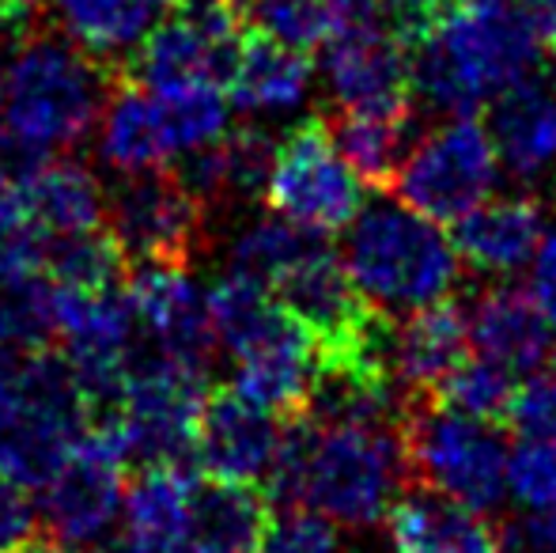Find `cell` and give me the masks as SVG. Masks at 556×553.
I'll use <instances>...</instances> for the list:
<instances>
[{"mask_svg":"<svg viewBox=\"0 0 556 553\" xmlns=\"http://www.w3.org/2000/svg\"><path fill=\"white\" fill-rule=\"evenodd\" d=\"M542 23L519 4L458 0L435 35L409 53L413 96L432 111L473 114L504 88L527 80L542 58Z\"/></svg>","mask_w":556,"mask_h":553,"instance_id":"cell-1","label":"cell"},{"mask_svg":"<svg viewBox=\"0 0 556 553\" xmlns=\"http://www.w3.org/2000/svg\"><path fill=\"white\" fill-rule=\"evenodd\" d=\"M117 73L68 42L61 30L20 35L4 73V122L12 148L50 155L80 144L103 118Z\"/></svg>","mask_w":556,"mask_h":553,"instance_id":"cell-2","label":"cell"},{"mask_svg":"<svg viewBox=\"0 0 556 553\" xmlns=\"http://www.w3.org/2000/svg\"><path fill=\"white\" fill-rule=\"evenodd\" d=\"M88 436L80 387L65 356L0 345V474L42 489Z\"/></svg>","mask_w":556,"mask_h":553,"instance_id":"cell-3","label":"cell"},{"mask_svg":"<svg viewBox=\"0 0 556 553\" xmlns=\"http://www.w3.org/2000/svg\"><path fill=\"white\" fill-rule=\"evenodd\" d=\"M344 269L371 307L409 315L454 292L462 277L458 251L440 224L409 205L359 209L349 224Z\"/></svg>","mask_w":556,"mask_h":553,"instance_id":"cell-4","label":"cell"},{"mask_svg":"<svg viewBox=\"0 0 556 553\" xmlns=\"http://www.w3.org/2000/svg\"><path fill=\"white\" fill-rule=\"evenodd\" d=\"M397 443L413 486L432 489L473 516L504 504L507 448L492 425L454 414L435 399H405Z\"/></svg>","mask_w":556,"mask_h":553,"instance_id":"cell-5","label":"cell"},{"mask_svg":"<svg viewBox=\"0 0 556 553\" xmlns=\"http://www.w3.org/2000/svg\"><path fill=\"white\" fill-rule=\"evenodd\" d=\"M405 481L409 474H405L397 428L315 425L311 420L300 508L323 512L333 524L371 527L387 516Z\"/></svg>","mask_w":556,"mask_h":553,"instance_id":"cell-6","label":"cell"},{"mask_svg":"<svg viewBox=\"0 0 556 553\" xmlns=\"http://www.w3.org/2000/svg\"><path fill=\"white\" fill-rule=\"evenodd\" d=\"M242 46V12L231 0H178L163 23L144 30L122 76L155 96L227 88Z\"/></svg>","mask_w":556,"mask_h":553,"instance_id":"cell-7","label":"cell"},{"mask_svg":"<svg viewBox=\"0 0 556 553\" xmlns=\"http://www.w3.org/2000/svg\"><path fill=\"white\" fill-rule=\"evenodd\" d=\"M103 224L129 266H190L208 236V205L170 167H155L114 186Z\"/></svg>","mask_w":556,"mask_h":553,"instance_id":"cell-8","label":"cell"},{"mask_svg":"<svg viewBox=\"0 0 556 553\" xmlns=\"http://www.w3.org/2000/svg\"><path fill=\"white\" fill-rule=\"evenodd\" d=\"M265 201L277 216L318 236L344 231L359 216L364 183L337 152L326 118H303L285 140H277Z\"/></svg>","mask_w":556,"mask_h":553,"instance_id":"cell-9","label":"cell"},{"mask_svg":"<svg viewBox=\"0 0 556 553\" xmlns=\"http://www.w3.org/2000/svg\"><path fill=\"white\" fill-rule=\"evenodd\" d=\"M500 178V155L489 129L473 114H454L440 129L420 137L405 155L394 186L402 205L428 221H458L481 205Z\"/></svg>","mask_w":556,"mask_h":553,"instance_id":"cell-10","label":"cell"},{"mask_svg":"<svg viewBox=\"0 0 556 553\" xmlns=\"http://www.w3.org/2000/svg\"><path fill=\"white\" fill-rule=\"evenodd\" d=\"M125 288H129V303L144 345L205 376L220 349V338H216L208 296L186 274V266H132Z\"/></svg>","mask_w":556,"mask_h":553,"instance_id":"cell-11","label":"cell"},{"mask_svg":"<svg viewBox=\"0 0 556 553\" xmlns=\"http://www.w3.org/2000/svg\"><path fill=\"white\" fill-rule=\"evenodd\" d=\"M125 466L99 436H84L42 486V516L68 546L103 542L125 504Z\"/></svg>","mask_w":556,"mask_h":553,"instance_id":"cell-12","label":"cell"},{"mask_svg":"<svg viewBox=\"0 0 556 553\" xmlns=\"http://www.w3.org/2000/svg\"><path fill=\"white\" fill-rule=\"evenodd\" d=\"M323 76L337 111L413 103L409 50L371 15L344 23L326 38Z\"/></svg>","mask_w":556,"mask_h":553,"instance_id":"cell-13","label":"cell"},{"mask_svg":"<svg viewBox=\"0 0 556 553\" xmlns=\"http://www.w3.org/2000/svg\"><path fill=\"white\" fill-rule=\"evenodd\" d=\"M280 436H285V420H277L273 410L257 406L239 387H216L201 402L193 455L213 478L254 486L269 474Z\"/></svg>","mask_w":556,"mask_h":553,"instance_id":"cell-14","label":"cell"},{"mask_svg":"<svg viewBox=\"0 0 556 553\" xmlns=\"http://www.w3.org/2000/svg\"><path fill=\"white\" fill-rule=\"evenodd\" d=\"M469 318L454 300L409 311L405 323L390 326L387 368L405 399H432L435 387L469 356Z\"/></svg>","mask_w":556,"mask_h":553,"instance_id":"cell-15","label":"cell"},{"mask_svg":"<svg viewBox=\"0 0 556 553\" xmlns=\"http://www.w3.org/2000/svg\"><path fill=\"white\" fill-rule=\"evenodd\" d=\"M12 175V190L46 236V247L53 239L80 236V231L103 228V186L96 183L84 163L76 160H46V155H30L23 160Z\"/></svg>","mask_w":556,"mask_h":553,"instance_id":"cell-16","label":"cell"},{"mask_svg":"<svg viewBox=\"0 0 556 553\" xmlns=\"http://www.w3.org/2000/svg\"><path fill=\"white\" fill-rule=\"evenodd\" d=\"M469 341L477 356L500 364L511 376H530L553 364L556 334L534 296L522 288H489L473 303L469 315Z\"/></svg>","mask_w":556,"mask_h":553,"instance_id":"cell-17","label":"cell"},{"mask_svg":"<svg viewBox=\"0 0 556 553\" xmlns=\"http://www.w3.org/2000/svg\"><path fill=\"white\" fill-rule=\"evenodd\" d=\"M542 205L538 198H484L454 221L451 243L481 274H515L534 259L542 243Z\"/></svg>","mask_w":556,"mask_h":553,"instance_id":"cell-18","label":"cell"},{"mask_svg":"<svg viewBox=\"0 0 556 553\" xmlns=\"http://www.w3.org/2000/svg\"><path fill=\"white\" fill-rule=\"evenodd\" d=\"M273 512L250 481L193 478L186 553H257Z\"/></svg>","mask_w":556,"mask_h":553,"instance_id":"cell-19","label":"cell"},{"mask_svg":"<svg viewBox=\"0 0 556 553\" xmlns=\"http://www.w3.org/2000/svg\"><path fill=\"white\" fill-rule=\"evenodd\" d=\"M99 152H103L106 167H114L117 175L167 167L178 155L167 118H163V103L148 88H140L137 80H129L122 73H117L103 106Z\"/></svg>","mask_w":556,"mask_h":553,"instance_id":"cell-20","label":"cell"},{"mask_svg":"<svg viewBox=\"0 0 556 553\" xmlns=\"http://www.w3.org/2000/svg\"><path fill=\"white\" fill-rule=\"evenodd\" d=\"M489 137L507 171L538 178L556 163V96L534 76L504 88L492 99Z\"/></svg>","mask_w":556,"mask_h":553,"instance_id":"cell-21","label":"cell"},{"mask_svg":"<svg viewBox=\"0 0 556 553\" xmlns=\"http://www.w3.org/2000/svg\"><path fill=\"white\" fill-rule=\"evenodd\" d=\"M337 152L349 160L359 183L371 190H390L405 155L417 144V111L413 103L367 106V111H337L326 118Z\"/></svg>","mask_w":556,"mask_h":553,"instance_id":"cell-22","label":"cell"},{"mask_svg":"<svg viewBox=\"0 0 556 553\" xmlns=\"http://www.w3.org/2000/svg\"><path fill=\"white\" fill-rule=\"evenodd\" d=\"M311 76H315V65H311L307 50H295L265 30H250L242 35L227 88H231L235 106L242 111L285 114L307 99Z\"/></svg>","mask_w":556,"mask_h":553,"instance_id":"cell-23","label":"cell"},{"mask_svg":"<svg viewBox=\"0 0 556 553\" xmlns=\"http://www.w3.org/2000/svg\"><path fill=\"white\" fill-rule=\"evenodd\" d=\"M193 478L182 466H144L125 489V527L144 553H186Z\"/></svg>","mask_w":556,"mask_h":553,"instance_id":"cell-24","label":"cell"},{"mask_svg":"<svg viewBox=\"0 0 556 553\" xmlns=\"http://www.w3.org/2000/svg\"><path fill=\"white\" fill-rule=\"evenodd\" d=\"M50 8L61 35L114 73H122L117 61L137 50L155 15L144 0H50Z\"/></svg>","mask_w":556,"mask_h":553,"instance_id":"cell-25","label":"cell"},{"mask_svg":"<svg viewBox=\"0 0 556 553\" xmlns=\"http://www.w3.org/2000/svg\"><path fill=\"white\" fill-rule=\"evenodd\" d=\"M390 553H462L469 542L481 539L489 527L446 497L420 489L394 497L387 508Z\"/></svg>","mask_w":556,"mask_h":553,"instance_id":"cell-26","label":"cell"},{"mask_svg":"<svg viewBox=\"0 0 556 553\" xmlns=\"http://www.w3.org/2000/svg\"><path fill=\"white\" fill-rule=\"evenodd\" d=\"M58 334V285L46 269L0 266V345L42 349Z\"/></svg>","mask_w":556,"mask_h":553,"instance_id":"cell-27","label":"cell"},{"mask_svg":"<svg viewBox=\"0 0 556 553\" xmlns=\"http://www.w3.org/2000/svg\"><path fill=\"white\" fill-rule=\"evenodd\" d=\"M318 231L300 228V224L285 221V216H269V221H257L235 239V269L254 280H262L265 288H273L311 247L318 243Z\"/></svg>","mask_w":556,"mask_h":553,"instance_id":"cell-28","label":"cell"},{"mask_svg":"<svg viewBox=\"0 0 556 553\" xmlns=\"http://www.w3.org/2000/svg\"><path fill=\"white\" fill-rule=\"evenodd\" d=\"M511 372L500 368V364L484 361V356H466L451 376L435 387L432 399L440 406L454 410L462 417L484 420V425H496L504 420V410L511 402Z\"/></svg>","mask_w":556,"mask_h":553,"instance_id":"cell-29","label":"cell"},{"mask_svg":"<svg viewBox=\"0 0 556 553\" xmlns=\"http://www.w3.org/2000/svg\"><path fill=\"white\" fill-rule=\"evenodd\" d=\"M247 20L295 50L326 46V38L344 27V15L333 8V0H254Z\"/></svg>","mask_w":556,"mask_h":553,"instance_id":"cell-30","label":"cell"},{"mask_svg":"<svg viewBox=\"0 0 556 553\" xmlns=\"http://www.w3.org/2000/svg\"><path fill=\"white\" fill-rule=\"evenodd\" d=\"M504 425L527 443L556 448V364L530 372L527 384L515 387L504 410Z\"/></svg>","mask_w":556,"mask_h":553,"instance_id":"cell-31","label":"cell"},{"mask_svg":"<svg viewBox=\"0 0 556 553\" xmlns=\"http://www.w3.org/2000/svg\"><path fill=\"white\" fill-rule=\"evenodd\" d=\"M507 493L527 512H556V448L522 440L507 455Z\"/></svg>","mask_w":556,"mask_h":553,"instance_id":"cell-32","label":"cell"},{"mask_svg":"<svg viewBox=\"0 0 556 553\" xmlns=\"http://www.w3.org/2000/svg\"><path fill=\"white\" fill-rule=\"evenodd\" d=\"M257 553H341L337 550L333 524L315 508H285L265 527Z\"/></svg>","mask_w":556,"mask_h":553,"instance_id":"cell-33","label":"cell"},{"mask_svg":"<svg viewBox=\"0 0 556 553\" xmlns=\"http://www.w3.org/2000/svg\"><path fill=\"white\" fill-rule=\"evenodd\" d=\"M46 262V236L12 186H0V266H27L42 269Z\"/></svg>","mask_w":556,"mask_h":553,"instance_id":"cell-34","label":"cell"},{"mask_svg":"<svg viewBox=\"0 0 556 553\" xmlns=\"http://www.w3.org/2000/svg\"><path fill=\"white\" fill-rule=\"evenodd\" d=\"M458 0H375V23L390 30L405 50H417L420 42L435 35V27L443 23V15Z\"/></svg>","mask_w":556,"mask_h":553,"instance_id":"cell-35","label":"cell"},{"mask_svg":"<svg viewBox=\"0 0 556 553\" xmlns=\"http://www.w3.org/2000/svg\"><path fill=\"white\" fill-rule=\"evenodd\" d=\"M35 535V508L20 481L0 474V553H12Z\"/></svg>","mask_w":556,"mask_h":553,"instance_id":"cell-36","label":"cell"},{"mask_svg":"<svg viewBox=\"0 0 556 553\" xmlns=\"http://www.w3.org/2000/svg\"><path fill=\"white\" fill-rule=\"evenodd\" d=\"M530 296L542 307V315L549 318L556 330V231L542 236L534 251V266H530Z\"/></svg>","mask_w":556,"mask_h":553,"instance_id":"cell-37","label":"cell"},{"mask_svg":"<svg viewBox=\"0 0 556 553\" xmlns=\"http://www.w3.org/2000/svg\"><path fill=\"white\" fill-rule=\"evenodd\" d=\"M46 4H50V0H0V35L20 38V35H27V30H35Z\"/></svg>","mask_w":556,"mask_h":553,"instance_id":"cell-38","label":"cell"},{"mask_svg":"<svg viewBox=\"0 0 556 553\" xmlns=\"http://www.w3.org/2000/svg\"><path fill=\"white\" fill-rule=\"evenodd\" d=\"M12 553H76L73 546H68V542H61V539H35V535H30L27 542H20V546H15Z\"/></svg>","mask_w":556,"mask_h":553,"instance_id":"cell-39","label":"cell"},{"mask_svg":"<svg viewBox=\"0 0 556 553\" xmlns=\"http://www.w3.org/2000/svg\"><path fill=\"white\" fill-rule=\"evenodd\" d=\"M462 553H504V550H500V542H496V531H484L481 539L469 542V546L462 550Z\"/></svg>","mask_w":556,"mask_h":553,"instance_id":"cell-40","label":"cell"},{"mask_svg":"<svg viewBox=\"0 0 556 553\" xmlns=\"http://www.w3.org/2000/svg\"><path fill=\"white\" fill-rule=\"evenodd\" d=\"M545 38H549V46H553V53H556V15L549 23H545Z\"/></svg>","mask_w":556,"mask_h":553,"instance_id":"cell-41","label":"cell"},{"mask_svg":"<svg viewBox=\"0 0 556 553\" xmlns=\"http://www.w3.org/2000/svg\"><path fill=\"white\" fill-rule=\"evenodd\" d=\"M0 118H4V68H0Z\"/></svg>","mask_w":556,"mask_h":553,"instance_id":"cell-42","label":"cell"}]
</instances>
